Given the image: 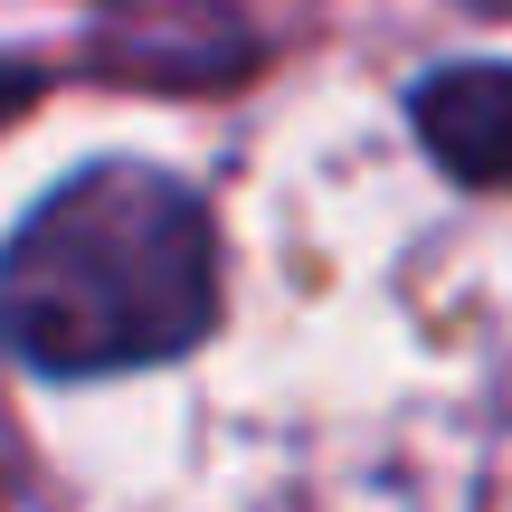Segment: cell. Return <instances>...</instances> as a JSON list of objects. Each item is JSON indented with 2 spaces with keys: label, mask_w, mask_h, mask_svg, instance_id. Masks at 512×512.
I'll use <instances>...</instances> for the list:
<instances>
[{
  "label": "cell",
  "mask_w": 512,
  "mask_h": 512,
  "mask_svg": "<svg viewBox=\"0 0 512 512\" xmlns=\"http://www.w3.org/2000/svg\"><path fill=\"white\" fill-rule=\"evenodd\" d=\"M219 313L209 209L152 162H95L0 247V332L29 370L95 380L190 351Z\"/></svg>",
  "instance_id": "1"
},
{
  "label": "cell",
  "mask_w": 512,
  "mask_h": 512,
  "mask_svg": "<svg viewBox=\"0 0 512 512\" xmlns=\"http://www.w3.org/2000/svg\"><path fill=\"white\" fill-rule=\"evenodd\" d=\"M408 124L456 181L512 190V67H437L408 105Z\"/></svg>",
  "instance_id": "2"
}]
</instances>
